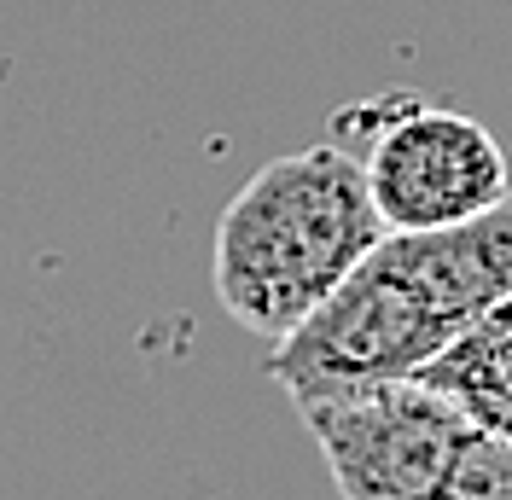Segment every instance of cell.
I'll return each instance as SVG.
<instances>
[{"instance_id": "obj_4", "label": "cell", "mask_w": 512, "mask_h": 500, "mask_svg": "<svg viewBox=\"0 0 512 500\" xmlns=\"http://www.w3.org/2000/svg\"><path fill=\"white\" fill-rule=\"evenodd\" d=\"M344 500H437L454 454L478 431L425 378H396L303 407Z\"/></svg>"}, {"instance_id": "obj_1", "label": "cell", "mask_w": 512, "mask_h": 500, "mask_svg": "<svg viewBox=\"0 0 512 500\" xmlns=\"http://www.w3.org/2000/svg\"><path fill=\"white\" fill-rule=\"evenodd\" d=\"M501 297H512V198L460 227L384 233L350 280L268 349L262 373L297 413L419 378Z\"/></svg>"}, {"instance_id": "obj_6", "label": "cell", "mask_w": 512, "mask_h": 500, "mask_svg": "<svg viewBox=\"0 0 512 500\" xmlns=\"http://www.w3.org/2000/svg\"><path fill=\"white\" fill-rule=\"evenodd\" d=\"M437 500H512V442L472 431L466 448L454 454Z\"/></svg>"}, {"instance_id": "obj_5", "label": "cell", "mask_w": 512, "mask_h": 500, "mask_svg": "<svg viewBox=\"0 0 512 500\" xmlns=\"http://www.w3.org/2000/svg\"><path fill=\"white\" fill-rule=\"evenodd\" d=\"M419 378L443 390L478 431L512 442V297L483 309Z\"/></svg>"}, {"instance_id": "obj_3", "label": "cell", "mask_w": 512, "mask_h": 500, "mask_svg": "<svg viewBox=\"0 0 512 500\" xmlns=\"http://www.w3.org/2000/svg\"><path fill=\"white\" fill-rule=\"evenodd\" d=\"M332 123L338 140L367 163V187L379 198L390 233L460 227L512 198L501 140L466 111L425 105V99H379Z\"/></svg>"}, {"instance_id": "obj_2", "label": "cell", "mask_w": 512, "mask_h": 500, "mask_svg": "<svg viewBox=\"0 0 512 500\" xmlns=\"http://www.w3.org/2000/svg\"><path fill=\"white\" fill-rule=\"evenodd\" d=\"M384 216L367 187V163L344 140L262 163L216 221L210 280L222 309L280 344L361 268L379 245Z\"/></svg>"}]
</instances>
